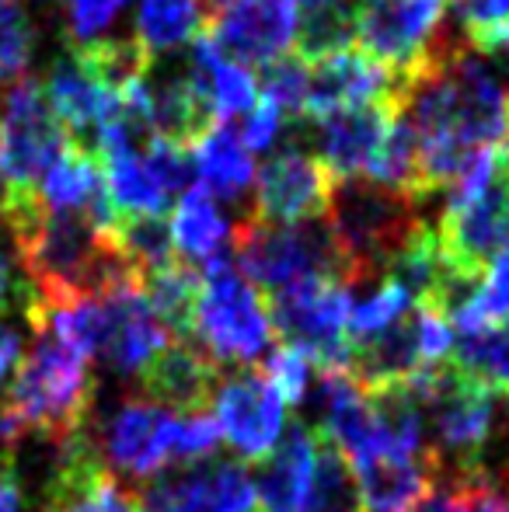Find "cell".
Segmentation results:
<instances>
[{"label":"cell","instance_id":"42","mask_svg":"<svg viewBox=\"0 0 509 512\" xmlns=\"http://www.w3.org/2000/svg\"><path fill=\"white\" fill-rule=\"evenodd\" d=\"M457 18L468 32V42L475 46L478 39L509 21V0H457Z\"/></svg>","mask_w":509,"mask_h":512},{"label":"cell","instance_id":"15","mask_svg":"<svg viewBox=\"0 0 509 512\" xmlns=\"http://www.w3.org/2000/svg\"><path fill=\"white\" fill-rule=\"evenodd\" d=\"M136 377H140V394L147 401L189 415V411H210L213 394L224 380V366L206 356L199 345L171 338Z\"/></svg>","mask_w":509,"mask_h":512},{"label":"cell","instance_id":"31","mask_svg":"<svg viewBox=\"0 0 509 512\" xmlns=\"http://www.w3.org/2000/svg\"><path fill=\"white\" fill-rule=\"evenodd\" d=\"M74 53L88 67V74L102 88L116 91V95H123L133 84H140L154 70V56L136 39H95V42H84V46H74Z\"/></svg>","mask_w":509,"mask_h":512},{"label":"cell","instance_id":"33","mask_svg":"<svg viewBox=\"0 0 509 512\" xmlns=\"http://www.w3.org/2000/svg\"><path fill=\"white\" fill-rule=\"evenodd\" d=\"M112 234H116L119 248L133 258L136 269L143 272V279L178 262L168 216H119Z\"/></svg>","mask_w":509,"mask_h":512},{"label":"cell","instance_id":"1","mask_svg":"<svg viewBox=\"0 0 509 512\" xmlns=\"http://www.w3.org/2000/svg\"><path fill=\"white\" fill-rule=\"evenodd\" d=\"M35 338L28 352L11 370L4 398H0V446L14 450L25 439L39 436L53 446H67L84 436V425L95 401L91 359L46 328H32Z\"/></svg>","mask_w":509,"mask_h":512},{"label":"cell","instance_id":"10","mask_svg":"<svg viewBox=\"0 0 509 512\" xmlns=\"http://www.w3.org/2000/svg\"><path fill=\"white\" fill-rule=\"evenodd\" d=\"M283 147L262 164L255 175L252 213L265 223H300L321 220L332 196V175L307 147L283 133Z\"/></svg>","mask_w":509,"mask_h":512},{"label":"cell","instance_id":"45","mask_svg":"<svg viewBox=\"0 0 509 512\" xmlns=\"http://www.w3.org/2000/svg\"><path fill=\"white\" fill-rule=\"evenodd\" d=\"M443 4H447V0H443Z\"/></svg>","mask_w":509,"mask_h":512},{"label":"cell","instance_id":"44","mask_svg":"<svg viewBox=\"0 0 509 512\" xmlns=\"http://www.w3.org/2000/svg\"><path fill=\"white\" fill-rule=\"evenodd\" d=\"M471 49H478V53H489V56L509 53V21H506V25H499L496 32H489L485 39H478Z\"/></svg>","mask_w":509,"mask_h":512},{"label":"cell","instance_id":"6","mask_svg":"<svg viewBox=\"0 0 509 512\" xmlns=\"http://www.w3.org/2000/svg\"><path fill=\"white\" fill-rule=\"evenodd\" d=\"M353 290L335 276H307L283 290L265 293L272 328L283 345L300 349L314 370H346L353 342L346 335V317Z\"/></svg>","mask_w":509,"mask_h":512},{"label":"cell","instance_id":"38","mask_svg":"<svg viewBox=\"0 0 509 512\" xmlns=\"http://www.w3.org/2000/svg\"><path fill=\"white\" fill-rule=\"evenodd\" d=\"M255 366H258V373L276 387L283 405H300V401L307 398V391H311L314 366H311V359L300 349H293V345H283V342L272 345L262 363H255Z\"/></svg>","mask_w":509,"mask_h":512},{"label":"cell","instance_id":"22","mask_svg":"<svg viewBox=\"0 0 509 512\" xmlns=\"http://www.w3.org/2000/svg\"><path fill=\"white\" fill-rule=\"evenodd\" d=\"M318 453V429L297 422L279 436L276 450L262 460V478L255 485L258 512H297L307 492Z\"/></svg>","mask_w":509,"mask_h":512},{"label":"cell","instance_id":"26","mask_svg":"<svg viewBox=\"0 0 509 512\" xmlns=\"http://www.w3.org/2000/svg\"><path fill=\"white\" fill-rule=\"evenodd\" d=\"M297 7V53L318 63L356 46V0H293Z\"/></svg>","mask_w":509,"mask_h":512},{"label":"cell","instance_id":"18","mask_svg":"<svg viewBox=\"0 0 509 512\" xmlns=\"http://www.w3.org/2000/svg\"><path fill=\"white\" fill-rule=\"evenodd\" d=\"M398 74L384 63L370 60L360 49H342L325 60L311 63V88H307L304 119H321L363 102H398Z\"/></svg>","mask_w":509,"mask_h":512},{"label":"cell","instance_id":"7","mask_svg":"<svg viewBox=\"0 0 509 512\" xmlns=\"http://www.w3.org/2000/svg\"><path fill=\"white\" fill-rule=\"evenodd\" d=\"M67 147L70 140L46 102L42 81L25 74L7 84L0 108V196L35 192Z\"/></svg>","mask_w":509,"mask_h":512},{"label":"cell","instance_id":"8","mask_svg":"<svg viewBox=\"0 0 509 512\" xmlns=\"http://www.w3.org/2000/svg\"><path fill=\"white\" fill-rule=\"evenodd\" d=\"M443 0H356V49L408 77L443 39Z\"/></svg>","mask_w":509,"mask_h":512},{"label":"cell","instance_id":"4","mask_svg":"<svg viewBox=\"0 0 509 512\" xmlns=\"http://www.w3.org/2000/svg\"><path fill=\"white\" fill-rule=\"evenodd\" d=\"M231 262L258 293L283 290L307 276H335V244L321 220L265 223L255 213L231 223Z\"/></svg>","mask_w":509,"mask_h":512},{"label":"cell","instance_id":"40","mask_svg":"<svg viewBox=\"0 0 509 512\" xmlns=\"http://www.w3.org/2000/svg\"><path fill=\"white\" fill-rule=\"evenodd\" d=\"M129 4V0H70L67 4V28L70 39L77 46L84 42H95L112 21L119 18V11Z\"/></svg>","mask_w":509,"mask_h":512},{"label":"cell","instance_id":"13","mask_svg":"<svg viewBox=\"0 0 509 512\" xmlns=\"http://www.w3.org/2000/svg\"><path fill=\"white\" fill-rule=\"evenodd\" d=\"M178 411H168L147 398H133L112 411L105 425L102 453L109 471L126 478H154L171 464Z\"/></svg>","mask_w":509,"mask_h":512},{"label":"cell","instance_id":"25","mask_svg":"<svg viewBox=\"0 0 509 512\" xmlns=\"http://www.w3.org/2000/svg\"><path fill=\"white\" fill-rule=\"evenodd\" d=\"M210 0H140L136 7V42L150 56L189 46L206 32Z\"/></svg>","mask_w":509,"mask_h":512},{"label":"cell","instance_id":"27","mask_svg":"<svg viewBox=\"0 0 509 512\" xmlns=\"http://www.w3.org/2000/svg\"><path fill=\"white\" fill-rule=\"evenodd\" d=\"M199 286H203V272L196 265L182 262L161 272H150L143 279V293H147V304L157 314V321L171 331V338L178 342H189L192 328H196V300H199Z\"/></svg>","mask_w":509,"mask_h":512},{"label":"cell","instance_id":"37","mask_svg":"<svg viewBox=\"0 0 509 512\" xmlns=\"http://www.w3.org/2000/svg\"><path fill=\"white\" fill-rule=\"evenodd\" d=\"M35 53V25L18 0H0V88L25 77Z\"/></svg>","mask_w":509,"mask_h":512},{"label":"cell","instance_id":"14","mask_svg":"<svg viewBox=\"0 0 509 512\" xmlns=\"http://www.w3.org/2000/svg\"><path fill=\"white\" fill-rule=\"evenodd\" d=\"M56 453L60 460L42 495V512H140V495L119 485L84 436L56 446Z\"/></svg>","mask_w":509,"mask_h":512},{"label":"cell","instance_id":"41","mask_svg":"<svg viewBox=\"0 0 509 512\" xmlns=\"http://www.w3.org/2000/svg\"><path fill=\"white\" fill-rule=\"evenodd\" d=\"M286 126L290 122L283 119V112H279L276 105L269 102H255L252 112L245 115V126H241V143H245L252 154H262V150L276 147L279 140H283Z\"/></svg>","mask_w":509,"mask_h":512},{"label":"cell","instance_id":"23","mask_svg":"<svg viewBox=\"0 0 509 512\" xmlns=\"http://www.w3.org/2000/svg\"><path fill=\"white\" fill-rule=\"evenodd\" d=\"M171 241L182 262L206 269V265L231 262V223L220 213L217 199L203 189V185H192L182 192L171 216Z\"/></svg>","mask_w":509,"mask_h":512},{"label":"cell","instance_id":"39","mask_svg":"<svg viewBox=\"0 0 509 512\" xmlns=\"http://www.w3.org/2000/svg\"><path fill=\"white\" fill-rule=\"evenodd\" d=\"M217 443H220V425L210 411L178 415L171 464H199V460H206L213 450H217Z\"/></svg>","mask_w":509,"mask_h":512},{"label":"cell","instance_id":"30","mask_svg":"<svg viewBox=\"0 0 509 512\" xmlns=\"http://www.w3.org/2000/svg\"><path fill=\"white\" fill-rule=\"evenodd\" d=\"M297 512H367L360 502V488H356V478L349 471L346 457L321 432H318V453H314V471Z\"/></svg>","mask_w":509,"mask_h":512},{"label":"cell","instance_id":"16","mask_svg":"<svg viewBox=\"0 0 509 512\" xmlns=\"http://www.w3.org/2000/svg\"><path fill=\"white\" fill-rule=\"evenodd\" d=\"M46 102L53 108V115L60 119L63 133L74 147L95 154V136L105 122H112L119 115L123 98L116 91L102 88L95 77L88 74L74 49H67L63 56H56V63L49 67V77L42 81Z\"/></svg>","mask_w":509,"mask_h":512},{"label":"cell","instance_id":"34","mask_svg":"<svg viewBox=\"0 0 509 512\" xmlns=\"http://www.w3.org/2000/svg\"><path fill=\"white\" fill-rule=\"evenodd\" d=\"M255 84H258L262 102L276 105L286 122L304 119L307 88H311V63H307L297 49H286L283 56L262 63Z\"/></svg>","mask_w":509,"mask_h":512},{"label":"cell","instance_id":"3","mask_svg":"<svg viewBox=\"0 0 509 512\" xmlns=\"http://www.w3.org/2000/svg\"><path fill=\"white\" fill-rule=\"evenodd\" d=\"M443 262L464 279H482L509 251V147H485L447 189L440 223L433 227Z\"/></svg>","mask_w":509,"mask_h":512},{"label":"cell","instance_id":"2","mask_svg":"<svg viewBox=\"0 0 509 512\" xmlns=\"http://www.w3.org/2000/svg\"><path fill=\"white\" fill-rule=\"evenodd\" d=\"M325 227L335 244V272L349 290L374 286L387 276L394 258L415 241L426 220L415 213V199L374 178L332 182Z\"/></svg>","mask_w":509,"mask_h":512},{"label":"cell","instance_id":"17","mask_svg":"<svg viewBox=\"0 0 509 512\" xmlns=\"http://www.w3.org/2000/svg\"><path fill=\"white\" fill-rule=\"evenodd\" d=\"M140 512H258V495L252 474L227 460L150 485Z\"/></svg>","mask_w":509,"mask_h":512},{"label":"cell","instance_id":"28","mask_svg":"<svg viewBox=\"0 0 509 512\" xmlns=\"http://www.w3.org/2000/svg\"><path fill=\"white\" fill-rule=\"evenodd\" d=\"M102 175H105L112 209L119 216H168L171 196L150 175L147 161H143V150L102 157Z\"/></svg>","mask_w":509,"mask_h":512},{"label":"cell","instance_id":"5","mask_svg":"<svg viewBox=\"0 0 509 512\" xmlns=\"http://www.w3.org/2000/svg\"><path fill=\"white\" fill-rule=\"evenodd\" d=\"M199 272H203V286L196 300L192 338L220 366H255V359L265 356L276 338L265 297L234 269V262L206 265Z\"/></svg>","mask_w":509,"mask_h":512},{"label":"cell","instance_id":"19","mask_svg":"<svg viewBox=\"0 0 509 512\" xmlns=\"http://www.w3.org/2000/svg\"><path fill=\"white\" fill-rule=\"evenodd\" d=\"M360 488V502L367 512H415L436 488L443 467L429 453H367L346 460Z\"/></svg>","mask_w":509,"mask_h":512},{"label":"cell","instance_id":"21","mask_svg":"<svg viewBox=\"0 0 509 512\" xmlns=\"http://www.w3.org/2000/svg\"><path fill=\"white\" fill-rule=\"evenodd\" d=\"M192 53L185 63V74H189L196 95L203 98V105L210 108V115L217 122H234L245 119L258 102V84L248 74V67L227 60L217 46L210 42V35H199L196 42H189Z\"/></svg>","mask_w":509,"mask_h":512},{"label":"cell","instance_id":"20","mask_svg":"<svg viewBox=\"0 0 509 512\" xmlns=\"http://www.w3.org/2000/svg\"><path fill=\"white\" fill-rule=\"evenodd\" d=\"M102 297L105 307H109V335H105L98 356L109 363V370L133 377L171 342V331L157 321L140 283L119 286V290H109Z\"/></svg>","mask_w":509,"mask_h":512},{"label":"cell","instance_id":"29","mask_svg":"<svg viewBox=\"0 0 509 512\" xmlns=\"http://www.w3.org/2000/svg\"><path fill=\"white\" fill-rule=\"evenodd\" d=\"M450 363L475 384L489 387L492 394L509 398V317L496 328L461 335L450 349Z\"/></svg>","mask_w":509,"mask_h":512},{"label":"cell","instance_id":"12","mask_svg":"<svg viewBox=\"0 0 509 512\" xmlns=\"http://www.w3.org/2000/svg\"><path fill=\"white\" fill-rule=\"evenodd\" d=\"M394 115H398V102H363L311 119L314 157L332 175V182L367 175L381 154Z\"/></svg>","mask_w":509,"mask_h":512},{"label":"cell","instance_id":"11","mask_svg":"<svg viewBox=\"0 0 509 512\" xmlns=\"http://www.w3.org/2000/svg\"><path fill=\"white\" fill-rule=\"evenodd\" d=\"M293 32H297L293 0H220L206 21L213 46L241 67H262L283 56L293 46Z\"/></svg>","mask_w":509,"mask_h":512},{"label":"cell","instance_id":"43","mask_svg":"<svg viewBox=\"0 0 509 512\" xmlns=\"http://www.w3.org/2000/svg\"><path fill=\"white\" fill-rule=\"evenodd\" d=\"M0 512H25V492H21L14 450H0Z\"/></svg>","mask_w":509,"mask_h":512},{"label":"cell","instance_id":"24","mask_svg":"<svg viewBox=\"0 0 509 512\" xmlns=\"http://www.w3.org/2000/svg\"><path fill=\"white\" fill-rule=\"evenodd\" d=\"M192 168L199 178L196 185L224 203H238L255 185V157L241 143L234 122H213L210 133L192 147Z\"/></svg>","mask_w":509,"mask_h":512},{"label":"cell","instance_id":"9","mask_svg":"<svg viewBox=\"0 0 509 512\" xmlns=\"http://www.w3.org/2000/svg\"><path fill=\"white\" fill-rule=\"evenodd\" d=\"M210 408L220 425V439H227V446L245 464H262L286 429L283 398L258 373V366L220 380Z\"/></svg>","mask_w":509,"mask_h":512},{"label":"cell","instance_id":"35","mask_svg":"<svg viewBox=\"0 0 509 512\" xmlns=\"http://www.w3.org/2000/svg\"><path fill=\"white\" fill-rule=\"evenodd\" d=\"M408 310H412V297H408L405 286L391 276L377 279V283L370 286V293L353 297V304H349V317H346L349 342L356 345V342H367V338L381 335L398 317H405Z\"/></svg>","mask_w":509,"mask_h":512},{"label":"cell","instance_id":"36","mask_svg":"<svg viewBox=\"0 0 509 512\" xmlns=\"http://www.w3.org/2000/svg\"><path fill=\"white\" fill-rule=\"evenodd\" d=\"M415 512H509V495L482 471L454 474L447 488H433Z\"/></svg>","mask_w":509,"mask_h":512},{"label":"cell","instance_id":"32","mask_svg":"<svg viewBox=\"0 0 509 512\" xmlns=\"http://www.w3.org/2000/svg\"><path fill=\"white\" fill-rule=\"evenodd\" d=\"M509 317V251L489 265L471 290V297L450 314L454 335H475V331L496 328Z\"/></svg>","mask_w":509,"mask_h":512}]
</instances>
